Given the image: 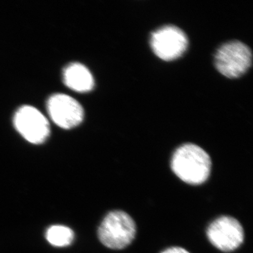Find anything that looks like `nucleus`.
Wrapping results in <instances>:
<instances>
[{
    "mask_svg": "<svg viewBox=\"0 0 253 253\" xmlns=\"http://www.w3.org/2000/svg\"><path fill=\"white\" fill-rule=\"evenodd\" d=\"M14 124L16 130L32 144H42L49 137V122L33 106H23L18 109L14 115Z\"/></svg>",
    "mask_w": 253,
    "mask_h": 253,
    "instance_id": "obj_5",
    "label": "nucleus"
},
{
    "mask_svg": "<svg viewBox=\"0 0 253 253\" xmlns=\"http://www.w3.org/2000/svg\"><path fill=\"white\" fill-rule=\"evenodd\" d=\"M211 244L223 252L235 251L244 242L243 226L235 218L222 216L211 223L207 231Z\"/></svg>",
    "mask_w": 253,
    "mask_h": 253,
    "instance_id": "obj_6",
    "label": "nucleus"
},
{
    "mask_svg": "<svg viewBox=\"0 0 253 253\" xmlns=\"http://www.w3.org/2000/svg\"><path fill=\"white\" fill-rule=\"evenodd\" d=\"M63 82L73 90L78 92H87L94 86V78L84 65L73 63L63 71Z\"/></svg>",
    "mask_w": 253,
    "mask_h": 253,
    "instance_id": "obj_8",
    "label": "nucleus"
},
{
    "mask_svg": "<svg viewBox=\"0 0 253 253\" xmlns=\"http://www.w3.org/2000/svg\"><path fill=\"white\" fill-rule=\"evenodd\" d=\"M46 238L52 246L65 247L73 242L74 234L67 226L55 225L51 226L46 231Z\"/></svg>",
    "mask_w": 253,
    "mask_h": 253,
    "instance_id": "obj_9",
    "label": "nucleus"
},
{
    "mask_svg": "<svg viewBox=\"0 0 253 253\" xmlns=\"http://www.w3.org/2000/svg\"><path fill=\"white\" fill-rule=\"evenodd\" d=\"M162 253H189L185 249H181V248H171V249H167Z\"/></svg>",
    "mask_w": 253,
    "mask_h": 253,
    "instance_id": "obj_10",
    "label": "nucleus"
},
{
    "mask_svg": "<svg viewBox=\"0 0 253 253\" xmlns=\"http://www.w3.org/2000/svg\"><path fill=\"white\" fill-rule=\"evenodd\" d=\"M211 159L202 148L196 144H186L174 151L171 168L179 179L191 185H200L211 174Z\"/></svg>",
    "mask_w": 253,
    "mask_h": 253,
    "instance_id": "obj_1",
    "label": "nucleus"
},
{
    "mask_svg": "<svg viewBox=\"0 0 253 253\" xmlns=\"http://www.w3.org/2000/svg\"><path fill=\"white\" fill-rule=\"evenodd\" d=\"M188 44L187 36L176 26H163L151 35V48L155 54L164 61L180 57L187 49Z\"/></svg>",
    "mask_w": 253,
    "mask_h": 253,
    "instance_id": "obj_4",
    "label": "nucleus"
},
{
    "mask_svg": "<svg viewBox=\"0 0 253 253\" xmlns=\"http://www.w3.org/2000/svg\"><path fill=\"white\" fill-rule=\"evenodd\" d=\"M136 231V224L131 216L123 211H116L104 218L98 230V236L106 247L121 250L132 242Z\"/></svg>",
    "mask_w": 253,
    "mask_h": 253,
    "instance_id": "obj_2",
    "label": "nucleus"
},
{
    "mask_svg": "<svg viewBox=\"0 0 253 253\" xmlns=\"http://www.w3.org/2000/svg\"><path fill=\"white\" fill-rule=\"evenodd\" d=\"M253 55L249 46L239 41L221 45L214 56V64L221 74L237 78L246 73L252 64Z\"/></svg>",
    "mask_w": 253,
    "mask_h": 253,
    "instance_id": "obj_3",
    "label": "nucleus"
},
{
    "mask_svg": "<svg viewBox=\"0 0 253 253\" xmlns=\"http://www.w3.org/2000/svg\"><path fill=\"white\" fill-rule=\"evenodd\" d=\"M46 106L50 118L60 127L71 129L83 122L84 110L76 99L68 95H52Z\"/></svg>",
    "mask_w": 253,
    "mask_h": 253,
    "instance_id": "obj_7",
    "label": "nucleus"
}]
</instances>
